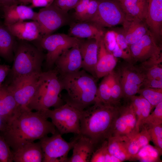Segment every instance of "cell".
I'll use <instances>...</instances> for the list:
<instances>
[{
  "instance_id": "cell-1",
  "label": "cell",
  "mask_w": 162,
  "mask_h": 162,
  "mask_svg": "<svg viewBox=\"0 0 162 162\" xmlns=\"http://www.w3.org/2000/svg\"><path fill=\"white\" fill-rule=\"evenodd\" d=\"M47 119L42 112L24 110L1 132L12 151H15L49 134H54L56 128Z\"/></svg>"
},
{
  "instance_id": "cell-2",
  "label": "cell",
  "mask_w": 162,
  "mask_h": 162,
  "mask_svg": "<svg viewBox=\"0 0 162 162\" xmlns=\"http://www.w3.org/2000/svg\"><path fill=\"white\" fill-rule=\"evenodd\" d=\"M119 106L96 102L81 111V134L89 138L96 149L112 136Z\"/></svg>"
},
{
  "instance_id": "cell-3",
  "label": "cell",
  "mask_w": 162,
  "mask_h": 162,
  "mask_svg": "<svg viewBox=\"0 0 162 162\" xmlns=\"http://www.w3.org/2000/svg\"><path fill=\"white\" fill-rule=\"evenodd\" d=\"M59 77L67 92L66 103L82 111L96 102L98 86L92 75L82 69Z\"/></svg>"
},
{
  "instance_id": "cell-4",
  "label": "cell",
  "mask_w": 162,
  "mask_h": 162,
  "mask_svg": "<svg viewBox=\"0 0 162 162\" xmlns=\"http://www.w3.org/2000/svg\"><path fill=\"white\" fill-rule=\"evenodd\" d=\"M58 74L56 69L41 73L35 94L28 106L30 110L42 112L64 104L60 96L63 89Z\"/></svg>"
},
{
  "instance_id": "cell-5",
  "label": "cell",
  "mask_w": 162,
  "mask_h": 162,
  "mask_svg": "<svg viewBox=\"0 0 162 162\" xmlns=\"http://www.w3.org/2000/svg\"><path fill=\"white\" fill-rule=\"evenodd\" d=\"M27 42L16 41L14 63L9 73L10 78L42 72L41 67L45 55L40 49Z\"/></svg>"
},
{
  "instance_id": "cell-6",
  "label": "cell",
  "mask_w": 162,
  "mask_h": 162,
  "mask_svg": "<svg viewBox=\"0 0 162 162\" xmlns=\"http://www.w3.org/2000/svg\"><path fill=\"white\" fill-rule=\"evenodd\" d=\"M81 111L65 103L53 110L41 112L52 122L62 135L69 133L81 134L80 117Z\"/></svg>"
},
{
  "instance_id": "cell-7",
  "label": "cell",
  "mask_w": 162,
  "mask_h": 162,
  "mask_svg": "<svg viewBox=\"0 0 162 162\" xmlns=\"http://www.w3.org/2000/svg\"><path fill=\"white\" fill-rule=\"evenodd\" d=\"M41 73L11 78L9 83H4L21 111L30 110L28 106L35 94Z\"/></svg>"
},
{
  "instance_id": "cell-8",
  "label": "cell",
  "mask_w": 162,
  "mask_h": 162,
  "mask_svg": "<svg viewBox=\"0 0 162 162\" xmlns=\"http://www.w3.org/2000/svg\"><path fill=\"white\" fill-rule=\"evenodd\" d=\"M59 132L40 139L39 141L43 153V162H67L68 155L77 140L78 135L69 142L66 141Z\"/></svg>"
},
{
  "instance_id": "cell-9",
  "label": "cell",
  "mask_w": 162,
  "mask_h": 162,
  "mask_svg": "<svg viewBox=\"0 0 162 162\" xmlns=\"http://www.w3.org/2000/svg\"><path fill=\"white\" fill-rule=\"evenodd\" d=\"M68 12L53 3L40 9L37 12L36 21L38 24L41 38L70 23L71 18Z\"/></svg>"
},
{
  "instance_id": "cell-10",
  "label": "cell",
  "mask_w": 162,
  "mask_h": 162,
  "mask_svg": "<svg viewBox=\"0 0 162 162\" xmlns=\"http://www.w3.org/2000/svg\"><path fill=\"white\" fill-rule=\"evenodd\" d=\"M79 40L62 33L52 34L42 38L40 44L47 51L45 58L47 67L51 68L62 52L77 44Z\"/></svg>"
},
{
  "instance_id": "cell-11",
  "label": "cell",
  "mask_w": 162,
  "mask_h": 162,
  "mask_svg": "<svg viewBox=\"0 0 162 162\" xmlns=\"http://www.w3.org/2000/svg\"><path fill=\"white\" fill-rule=\"evenodd\" d=\"M98 1L97 11L88 21L93 22L103 28L110 27L122 23L125 14L117 0Z\"/></svg>"
},
{
  "instance_id": "cell-12",
  "label": "cell",
  "mask_w": 162,
  "mask_h": 162,
  "mask_svg": "<svg viewBox=\"0 0 162 162\" xmlns=\"http://www.w3.org/2000/svg\"><path fill=\"white\" fill-rule=\"evenodd\" d=\"M117 72L122 87L123 99H128L137 94L145 78L139 67L127 62L119 67Z\"/></svg>"
},
{
  "instance_id": "cell-13",
  "label": "cell",
  "mask_w": 162,
  "mask_h": 162,
  "mask_svg": "<svg viewBox=\"0 0 162 162\" xmlns=\"http://www.w3.org/2000/svg\"><path fill=\"white\" fill-rule=\"evenodd\" d=\"M129 48L132 63H142L162 56L161 46L149 30L139 40L130 45Z\"/></svg>"
},
{
  "instance_id": "cell-14",
  "label": "cell",
  "mask_w": 162,
  "mask_h": 162,
  "mask_svg": "<svg viewBox=\"0 0 162 162\" xmlns=\"http://www.w3.org/2000/svg\"><path fill=\"white\" fill-rule=\"evenodd\" d=\"M119 106V113L116 120L112 136L129 137L139 132L136 129V116L128 100Z\"/></svg>"
},
{
  "instance_id": "cell-15",
  "label": "cell",
  "mask_w": 162,
  "mask_h": 162,
  "mask_svg": "<svg viewBox=\"0 0 162 162\" xmlns=\"http://www.w3.org/2000/svg\"><path fill=\"white\" fill-rule=\"evenodd\" d=\"M56 69L60 75L77 72L82 68V59L78 43L65 50L56 60Z\"/></svg>"
},
{
  "instance_id": "cell-16",
  "label": "cell",
  "mask_w": 162,
  "mask_h": 162,
  "mask_svg": "<svg viewBox=\"0 0 162 162\" xmlns=\"http://www.w3.org/2000/svg\"><path fill=\"white\" fill-rule=\"evenodd\" d=\"M100 38L80 39L78 43L82 59V68L96 78L95 69Z\"/></svg>"
},
{
  "instance_id": "cell-17",
  "label": "cell",
  "mask_w": 162,
  "mask_h": 162,
  "mask_svg": "<svg viewBox=\"0 0 162 162\" xmlns=\"http://www.w3.org/2000/svg\"><path fill=\"white\" fill-rule=\"evenodd\" d=\"M146 2L145 20L148 30L158 43L162 36V0H146Z\"/></svg>"
},
{
  "instance_id": "cell-18",
  "label": "cell",
  "mask_w": 162,
  "mask_h": 162,
  "mask_svg": "<svg viewBox=\"0 0 162 162\" xmlns=\"http://www.w3.org/2000/svg\"><path fill=\"white\" fill-rule=\"evenodd\" d=\"M2 11L5 26L11 25L27 20L36 21L37 12L30 6L17 4L4 6L2 7Z\"/></svg>"
},
{
  "instance_id": "cell-19",
  "label": "cell",
  "mask_w": 162,
  "mask_h": 162,
  "mask_svg": "<svg viewBox=\"0 0 162 162\" xmlns=\"http://www.w3.org/2000/svg\"><path fill=\"white\" fill-rule=\"evenodd\" d=\"M5 26L19 40L30 41L40 40L41 38L39 25L36 21H22Z\"/></svg>"
},
{
  "instance_id": "cell-20",
  "label": "cell",
  "mask_w": 162,
  "mask_h": 162,
  "mask_svg": "<svg viewBox=\"0 0 162 162\" xmlns=\"http://www.w3.org/2000/svg\"><path fill=\"white\" fill-rule=\"evenodd\" d=\"M21 113L13 96L6 85H0V116L7 124L17 117Z\"/></svg>"
},
{
  "instance_id": "cell-21",
  "label": "cell",
  "mask_w": 162,
  "mask_h": 162,
  "mask_svg": "<svg viewBox=\"0 0 162 162\" xmlns=\"http://www.w3.org/2000/svg\"><path fill=\"white\" fill-rule=\"evenodd\" d=\"M122 32L129 46L139 40L148 31L145 20L125 15Z\"/></svg>"
},
{
  "instance_id": "cell-22",
  "label": "cell",
  "mask_w": 162,
  "mask_h": 162,
  "mask_svg": "<svg viewBox=\"0 0 162 162\" xmlns=\"http://www.w3.org/2000/svg\"><path fill=\"white\" fill-rule=\"evenodd\" d=\"M105 32L104 28L91 21L73 23L69 30V35L79 39H100Z\"/></svg>"
},
{
  "instance_id": "cell-23",
  "label": "cell",
  "mask_w": 162,
  "mask_h": 162,
  "mask_svg": "<svg viewBox=\"0 0 162 162\" xmlns=\"http://www.w3.org/2000/svg\"><path fill=\"white\" fill-rule=\"evenodd\" d=\"M103 37L99 42L98 59L95 69L97 79L103 77L112 72L117 62V58L107 50Z\"/></svg>"
},
{
  "instance_id": "cell-24",
  "label": "cell",
  "mask_w": 162,
  "mask_h": 162,
  "mask_svg": "<svg viewBox=\"0 0 162 162\" xmlns=\"http://www.w3.org/2000/svg\"><path fill=\"white\" fill-rule=\"evenodd\" d=\"M72 156L68 158V162H89L96 149L92 140L81 134L78 137L72 148Z\"/></svg>"
},
{
  "instance_id": "cell-25",
  "label": "cell",
  "mask_w": 162,
  "mask_h": 162,
  "mask_svg": "<svg viewBox=\"0 0 162 162\" xmlns=\"http://www.w3.org/2000/svg\"><path fill=\"white\" fill-rule=\"evenodd\" d=\"M15 162H41L43 156L39 142L26 144L15 151H12Z\"/></svg>"
},
{
  "instance_id": "cell-26",
  "label": "cell",
  "mask_w": 162,
  "mask_h": 162,
  "mask_svg": "<svg viewBox=\"0 0 162 162\" xmlns=\"http://www.w3.org/2000/svg\"><path fill=\"white\" fill-rule=\"evenodd\" d=\"M128 100L131 104L135 113L137 119L136 129L139 132L142 127L144 121L153 108L146 100L140 95H135Z\"/></svg>"
},
{
  "instance_id": "cell-27",
  "label": "cell",
  "mask_w": 162,
  "mask_h": 162,
  "mask_svg": "<svg viewBox=\"0 0 162 162\" xmlns=\"http://www.w3.org/2000/svg\"><path fill=\"white\" fill-rule=\"evenodd\" d=\"M15 38L4 24L0 23V57L6 61L13 60Z\"/></svg>"
},
{
  "instance_id": "cell-28",
  "label": "cell",
  "mask_w": 162,
  "mask_h": 162,
  "mask_svg": "<svg viewBox=\"0 0 162 162\" xmlns=\"http://www.w3.org/2000/svg\"><path fill=\"white\" fill-rule=\"evenodd\" d=\"M120 138L125 142L130 158L151 141L147 129L144 126L139 132L133 136L129 137Z\"/></svg>"
},
{
  "instance_id": "cell-29",
  "label": "cell",
  "mask_w": 162,
  "mask_h": 162,
  "mask_svg": "<svg viewBox=\"0 0 162 162\" xmlns=\"http://www.w3.org/2000/svg\"><path fill=\"white\" fill-rule=\"evenodd\" d=\"M118 2L125 15L145 20L147 10L146 0H123Z\"/></svg>"
},
{
  "instance_id": "cell-30",
  "label": "cell",
  "mask_w": 162,
  "mask_h": 162,
  "mask_svg": "<svg viewBox=\"0 0 162 162\" xmlns=\"http://www.w3.org/2000/svg\"><path fill=\"white\" fill-rule=\"evenodd\" d=\"M107 147L110 153L121 162L129 160L130 156L124 141L120 137L112 136L107 140Z\"/></svg>"
},
{
  "instance_id": "cell-31",
  "label": "cell",
  "mask_w": 162,
  "mask_h": 162,
  "mask_svg": "<svg viewBox=\"0 0 162 162\" xmlns=\"http://www.w3.org/2000/svg\"><path fill=\"white\" fill-rule=\"evenodd\" d=\"M162 151L149 144L142 148L129 161L139 160L142 162H160Z\"/></svg>"
},
{
  "instance_id": "cell-32",
  "label": "cell",
  "mask_w": 162,
  "mask_h": 162,
  "mask_svg": "<svg viewBox=\"0 0 162 162\" xmlns=\"http://www.w3.org/2000/svg\"><path fill=\"white\" fill-rule=\"evenodd\" d=\"M111 73L103 77L98 87L95 103L100 102L105 105L114 106L113 104L111 96Z\"/></svg>"
},
{
  "instance_id": "cell-33",
  "label": "cell",
  "mask_w": 162,
  "mask_h": 162,
  "mask_svg": "<svg viewBox=\"0 0 162 162\" xmlns=\"http://www.w3.org/2000/svg\"><path fill=\"white\" fill-rule=\"evenodd\" d=\"M91 162H121L118 159L109 152L107 147V140L104 141L94 152Z\"/></svg>"
},
{
  "instance_id": "cell-34",
  "label": "cell",
  "mask_w": 162,
  "mask_h": 162,
  "mask_svg": "<svg viewBox=\"0 0 162 162\" xmlns=\"http://www.w3.org/2000/svg\"><path fill=\"white\" fill-rule=\"evenodd\" d=\"M110 90L113 104L119 106L121 100L124 98L123 93L119 77L117 72L113 70L111 72Z\"/></svg>"
},
{
  "instance_id": "cell-35",
  "label": "cell",
  "mask_w": 162,
  "mask_h": 162,
  "mask_svg": "<svg viewBox=\"0 0 162 162\" xmlns=\"http://www.w3.org/2000/svg\"><path fill=\"white\" fill-rule=\"evenodd\" d=\"M137 94L146 100L153 108L162 102V88H142Z\"/></svg>"
},
{
  "instance_id": "cell-36",
  "label": "cell",
  "mask_w": 162,
  "mask_h": 162,
  "mask_svg": "<svg viewBox=\"0 0 162 162\" xmlns=\"http://www.w3.org/2000/svg\"><path fill=\"white\" fill-rule=\"evenodd\" d=\"M143 126L146 128L155 146L162 151V124Z\"/></svg>"
},
{
  "instance_id": "cell-37",
  "label": "cell",
  "mask_w": 162,
  "mask_h": 162,
  "mask_svg": "<svg viewBox=\"0 0 162 162\" xmlns=\"http://www.w3.org/2000/svg\"><path fill=\"white\" fill-rule=\"evenodd\" d=\"M10 147L0 131V162H12L13 154Z\"/></svg>"
},
{
  "instance_id": "cell-38",
  "label": "cell",
  "mask_w": 162,
  "mask_h": 162,
  "mask_svg": "<svg viewBox=\"0 0 162 162\" xmlns=\"http://www.w3.org/2000/svg\"><path fill=\"white\" fill-rule=\"evenodd\" d=\"M161 124H162V102L156 106L154 110L144 121L143 126Z\"/></svg>"
},
{
  "instance_id": "cell-39",
  "label": "cell",
  "mask_w": 162,
  "mask_h": 162,
  "mask_svg": "<svg viewBox=\"0 0 162 162\" xmlns=\"http://www.w3.org/2000/svg\"><path fill=\"white\" fill-rule=\"evenodd\" d=\"M98 4V0H91L88 6L78 22L90 21L96 13Z\"/></svg>"
},
{
  "instance_id": "cell-40",
  "label": "cell",
  "mask_w": 162,
  "mask_h": 162,
  "mask_svg": "<svg viewBox=\"0 0 162 162\" xmlns=\"http://www.w3.org/2000/svg\"><path fill=\"white\" fill-rule=\"evenodd\" d=\"M103 38L106 48L112 53L117 44L115 31L109 30L105 32Z\"/></svg>"
},
{
  "instance_id": "cell-41",
  "label": "cell",
  "mask_w": 162,
  "mask_h": 162,
  "mask_svg": "<svg viewBox=\"0 0 162 162\" xmlns=\"http://www.w3.org/2000/svg\"><path fill=\"white\" fill-rule=\"evenodd\" d=\"M91 0H80L74 9V18L78 21L88 6Z\"/></svg>"
},
{
  "instance_id": "cell-42",
  "label": "cell",
  "mask_w": 162,
  "mask_h": 162,
  "mask_svg": "<svg viewBox=\"0 0 162 162\" xmlns=\"http://www.w3.org/2000/svg\"><path fill=\"white\" fill-rule=\"evenodd\" d=\"M80 0H54L53 3L59 8L64 11L74 8Z\"/></svg>"
},
{
  "instance_id": "cell-43",
  "label": "cell",
  "mask_w": 162,
  "mask_h": 162,
  "mask_svg": "<svg viewBox=\"0 0 162 162\" xmlns=\"http://www.w3.org/2000/svg\"><path fill=\"white\" fill-rule=\"evenodd\" d=\"M115 32L118 45L123 51L131 56L129 46L127 42L122 31L118 32L115 31Z\"/></svg>"
},
{
  "instance_id": "cell-44",
  "label": "cell",
  "mask_w": 162,
  "mask_h": 162,
  "mask_svg": "<svg viewBox=\"0 0 162 162\" xmlns=\"http://www.w3.org/2000/svg\"><path fill=\"white\" fill-rule=\"evenodd\" d=\"M142 87V88H162V80L145 78L141 87Z\"/></svg>"
},
{
  "instance_id": "cell-45",
  "label": "cell",
  "mask_w": 162,
  "mask_h": 162,
  "mask_svg": "<svg viewBox=\"0 0 162 162\" xmlns=\"http://www.w3.org/2000/svg\"><path fill=\"white\" fill-rule=\"evenodd\" d=\"M54 0H31L30 7L32 8L38 7H44L53 3Z\"/></svg>"
},
{
  "instance_id": "cell-46",
  "label": "cell",
  "mask_w": 162,
  "mask_h": 162,
  "mask_svg": "<svg viewBox=\"0 0 162 162\" xmlns=\"http://www.w3.org/2000/svg\"><path fill=\"white\" fill-rule=\"evenodd\" d=\"M10 69L9 65L0 64V85L3 84L6 77L9 74Z\"/></svg>"
},
{
  "instance_id": "cell-47",
  "label": "cell",
  "mask_w": 162,
  "mask_h": 162,
  "mask_svg": "<svg viewBox=\"0 0 162 162\" xmlns=\"http://www.w3.org/2000/svg\"><path fill=\"white\" fill-rule=\"evenodd\" d=\"M0 4L2 7L4 6H9L19 4L17 0H0Z\"/></svg>"
},
{
  "instance_id": "cell-48",
  "label": "cell",
  "mask_w": 162,
  "mask_h": 162,
  "mask_svg": "<svg viewBox=\"0 0 162 162\" xmlns=\"http://www.w3.org/2000/svg\"><path fill=\"white\" fill-rule=\"evenodd\" d=\"M7 125V122L0 116V131L3 130Z\"/></svg>"
},
{
  "instance_id": "cell-49",
  "label": "cell",
  "mask_w": 162,
  "mask_h": 162,
  "mask_svg": "<svg viewBox=\"0 0 162 162\" xmlns=\"http://www.w3.org/2000/svg\"><path fill=\"white\" fill-rule=\"evenodd\" d=\"M31 0H17L19 4L25 5L30 4Z\"/></svg>"
},
{
  "instance_id": "cell-50",
  "label": "cell",
  "mask_w": 162,
  "mask_h": 162,
  "mask_svg": "<svg viewBox=\"0 0 162 162\" xmlns=\"http://www.w3.org/2000/svg\"><path fill=\"white\" fill-rule=\"evenodd\" d=\"M0 11H2V7L0 4Z\"/></svg>"
},
{
  "instance_id": "cell-51",
  "label": "cell",
  "mask_w": 162,
  "mask_h": 162,
  "mask_svg": "<svg viewBox=\"0 0 162 162\" xmlns=\"http://www.w3.org/2000/svg\"><path fill=\"white\" fill-rule=\"evenodd\" d=\"M118 2H120L123 0H117Z\"/></svg>"
}]
</instances>
